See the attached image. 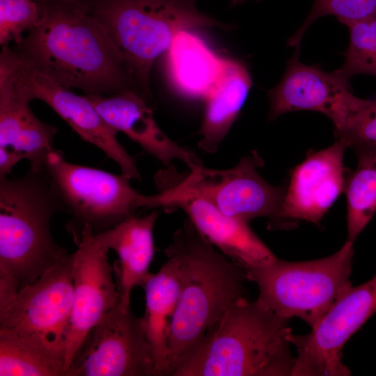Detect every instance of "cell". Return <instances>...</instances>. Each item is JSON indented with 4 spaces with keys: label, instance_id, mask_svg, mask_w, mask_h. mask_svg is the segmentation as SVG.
Instances as JSON below:
<instances>
[{
    "label": "cell",
    "instance_id": "277c9868",
    "mask_svg": "<svg viewBox=\"0 0 376 376\" xmlns=\"http://www.w3.org/2000/svg\"><path fill=\"white\" fill-rule=\"evenodd\" d=\"M290 320L239 299L173 376H292Z\"/></svg>",
    "mask_w": 376,
    "mask_h": 376
},
{
    "label": "cell",
    "instance_id": "f1b7e54d",
    "mask_svg": "<svg viewBox=\"0 0 376 376\" xmlns=\"http://www.w3.org/2000/svg\"><path fill=\"white\" fill-rule=\"evenodd\" d=\"M247 0H230V8H234L237 6L244 3ZM256 2H259L260 0H255Z\"/></svg>",
    "mask_w": 376,
    "mask_h": 376
},
{
    "label": "cell",
    "instance_id": "9c48e42d",
    "mask_svg": "<svg viewBox=\"0 0 376 376\" xmlns=\"http://www.w3.org/2000/svg\"><path fill=\"white\" fill-rule=\"evenodd\" d=\"M73 297L69 254L33 283L0 304V330L46 350L65 364Z\"/></svg>",
    "mask_w": 376,
    "mask_h": 376
},
{
    "label": "cell",
    "instance_id": "4316f807",
    "mask_svg": "<svg viewBox=\"0 0 376 376\" xmlns=\"http://www.w3.org/2000/svg\"><path fill=\"white\" fill-rule=\"evenodd\" d=\"M41 15L37 0H0V44L19 43L24 31H30Z\"/></svg>",
    "mask_w": 376,
    "mask_h": 376
},
{
    "label": "cell",
    "instance_id": "4fadbf2b",
    "mask_svg": "<svg viewBox=\"0 0 376 376\" xmlns=\"http://www.w3.org/2000/svg\"><path fill=\"white\" fill-rule=\"evenodd\" d=\"M268 120L295 111H314L333 123L336 136L346 131L369 107L372 100L356 97L350 82L338 72H326L299 59V49L288 61L280 82L268 91Z\"/></svg>",
    "mask_w": 376,
    "mask_h": 376
},
{
    "label": "cell",
    "instance_id": "44dd1931",
    "mask_svg": "<svg viewBox=\"0 0 376 376\" xmlns=\"http://www.w3.org/2000/svg\"><path fill=\"white\" fill-rule=\"evenodd\" d=\"M168 260L152 274L143 287L146 309L141 317L155 360V375H170L169 335L180 293V272L178 258L165 253Z\"/></svg>",
    "mask_w": 376,
    "mask_h": 376
},
{
    "label": "cell",
    "instance_id": "3957f363",
    "mask_svg": "<svg viewBox=\"0 0 376 376\" xmlns=\"http://www.w3.org/2000/svg\"><path fill=\"white\" fill-rule=\"evenodd\" d=\"M59 212L67 210L45 169L0 177V303L69 255L50 230Z\"/></svg>",
    "mask_w": 376,
    "mask_h": 376
},
{
    "label": "cell",
    "instance_id": "8992f818",
    "mask_svg": "<svg viewBox=\"0 0 376 376\" xmlns=\"http://www.w3.org/2000/svg\"><path fill=\"white\" fill-rule=\"evenodd\" d=\"M353 242L347 240L331 256L309 261L272 263L245 269L256 283V302L279 316L298 318L313 328L352 285Z\"/></svg>",
    "mask_w": 376,
    "mask_h": 376
},
{
    "label": "cell",
    "instance_id": "e0dca14e",
    "mask_svg": "<svg viewBox=\"0 0 376 376\" xmlns=\"http://www.w3.org/2000/svg\"><path fill=\"white\" fill-rule=\"evenodd\" d=\"M175 209L182 210L203 236L245 269L268 265L277 259L248 222L225 215L203 199H178L164 207L169 211Z\"/></svg>",
    "mask_w": 376,
    "mask_h": 376
},
{
    "label": "cell",
    "instance_id": "6da1fadb",
    "mask_svg": "<svg viewBox=\"0 0 376 376\" xmlns=\"http://www.w3.org/2000/svg\"><path fill=\"white\" fill-rule=\"evenodd\" d=\"M37 1L41 10L38 23L10 47L22 62L86 95L132 91L148 98L106 29L81 3Z\"/></svg>",
    "mask_w": 376,
    "mask_h": 376
},
{
    "label": "cell",
    "instance_id": "83f0119b",
    "mask_svg": "<svg viewBox=\"0 0 376 376\" xmlns=\"http://www.w3.org/2000/svg\"><path fill=\"white\" fill-rule=\"evenodd\" d=\"M357 152H376V100L343 134L336 136Z\"/></svg>",
    "mask_w": 376,
    "mask_h": 376
},
{
    "label": "cell",
    "instance_id": "ba28073f",
    "mask_svg": "<svg viewBox=\"0 0 376 376\" xmlns=\"http://www.w3.org/2000/svg\"><path fill=\"white\" fill-rule=\"evenodd\" d=\"M45 170L71 216L67 229L72 239L86 226L98 235L136 215L141 208L152 209L153 195L138 192L131 178L68 162L60 150L48 155Z\"/></svg>",
    "mask_w": 376,
    "mask_h": 376
},
{
    "label": "cell",
    "instance_id": "52a82bcc",
    "mask_svg": "<svg viewBox=\"0 0 376 376\" xmlns=\"http://www.w3.org/2000/svg\"><path fill=\"white\" fill-rule=\"evenodd\" d=\"M262 165L261 158L253 152L228 169L202 166L181 173L173 166L165 167L154 176L157 207L164 208L178 199L199 198L226 216L248 223L268 217L270 225L278 216L285 188L269 184L258 172Z\"/></svg>",
    "mask_w": 376,
    "mask_h": 376
},
{
    "label": "cell",
    "instance_id": "5bb4252c",
    "mask_svg": "<svg viewBox=\"0 0 376 376\" xmlns=\"http://www.w3.org/2000/svg\"><path fill=\"white\" fill-rule=\"evenodd\" d=\"M72 254L74 297L65 352V376L91 329L119 304V293L108 262L109 249L86 226L73 238Z\"/></svg>",
    "mask_w": 376,
    "mask_h": 376
},
{
    "label": "cell",
    "instance_id": "8fae6325",
    "mask_svg": "<svg viewBox=\"0 0 376 376\" xmlns=\"http://www.w3.org/2000/svg\"><path fill=\"white\" fill-rule=\"evenodd\" d=\"M65 376H155L141 318L118 304L88 332Z\"/></svg>",
    "mask_w": 376,
    "mask_h": 376
},
{
    "label": "cell",
    "instance_id": "2e32d148",
    "mask_svg": "<svg viewBox=\"0 0 376 376\" xmlns=\"http://www.w3.org/2000/svg\"><path fill=\"white\" fill-rule=\"evenodd\" d=\"M105 122L116 132H123L146 152L171 167L174 160L189 169L203 166L193 152L171 139L157 124L145 96L129 91L111 95H85Z\"/></svg>",
    "mask_w": 376,
    "mask_h": 376
},
{
    "label": "cell",
    "instance_id": "7a4b0ae2",
    "mask_svg": "<svg viewBox=\"0 0 376 376\" xmlns=\"http://www.w3.org/2000/svg\"><path fill=\"white\" fill-rule=\"evenodd\" d=\"M164 253L179 261L180 293L169 335L170 375L191 357L233 303L246 297V269L224 255L188 219Z\"/></svg>",
    "mask_w": 376,
    "mask_h": 376
},
{
    "label": "cell",
    "instance_id": "cb8c5ba5",
    "mask_svg": "<svg viewBox=\"0 0 376 376\" xmlns=\"http://www.w3.org/2000/svg\"><path fill=\"white\" fill-rule=\"evenodd\" d=\"M65 376L64 363L46 350L0 330V376Z\"/></svg>",
    "mask_w": 376,
    "mask_h": 376
},
{
    "label": "cell",
    "instance_id": "5b68a950",
    "mask_svg": "<svg viewBox=\"0 0 376 376\" xmlns=\"http://www.w3.org/2000/svg\"><path fill=\"white\" fill-rule=\"evenodd\" d=\"M106 29L150 100V73L181 31L232 26L201 12L196 0H77Z\"/></svg>",
    "mask_w": 376,
    "mask_h": 376
},
{
    "label": "cell",
    "instance_id": "484cf974",
    "mask_svg": "<svg viewBox=\"0 0 376 376\" xmlns=\"http://www.w3.org/2000/svg\"><path fill=\"white\" fill-rule=\"evenodd\" d=\"M335 16L345 24L376 15V0H313V6L304 22L288 40V46L300 49L308 29L319 18Z\"/></svg>",
    "mask_w": 376,
    "mask_h": 376
},
{
    "label": "cell",
    "instance_id": "7402d4cb",
    "mask_svg": "<svg viewBox=\"0 0 376 376\" xmlns=\"http://www.w3.org/2000/svg\"><path fill=\"white\" fill-rule=\"evenodd\" d=\"M166 52V72L174 90L191 99L206 98L219 75L222 58L197 36L180 32Z\"/></svg>",
    "mask_w": 376,
    "mask_h": 376
},
{
    "label": "cell",
    "instance_id": "d6986e66",
    "mask_svg": "<svg viewBox=\"0 0 376 376\" xmlns=\"http://www.w3.org/2000/svg\"><path fill=\"white\" fill-rule=\"evenodd\" d=\"M158 211L143 216H133L100 234L95 235L109 249L116 252L118 259L113 263V272L119 304L130 306L132 290L144 287L152 273L150 266L155 255L153 230Z\"/></svg>",
    "mask_w": 376,
    "mask_h": 376
},
{
    "label": "cell",
    "instance_id": "ffe728a7",
    "mask_svg": "<svg viewBox=\"0 0 376 376\" xmlns=\"http://www.w3.org/2000/svg\"><path fill=\"white\" fill-rule=\"evenodd\" d=\"M252 85L246 65L240 60L223 58L218 78L206 97L198 134L199 148L215 153L236 120Z\"/></svg>",
    "mask_w": 376,
    "mask_h": 376
},
{
    "label": "cell",
    "instance_id": "9a60e30c",
    "mask_svg": "<svg viewBox=\"0 0 376 376\" xmlns=\"http://www.w3.org/2000/svg\"><path fill=\"white\" fill-rule=\"evenodd\" d=\"M346 143L341 140L312 153L292 173L276 220L278 228L288 219L318 224L345 187L343 156Z\"/></svg>",
    "mask_w": 376,
    "mask_h": 376
},
{
    "label": "cell",
    "instance_id": "d4e9b609",
    "mask_svg": "<svg viewBox=\"0 0 376 376\" xmlns=\"http://www.w3.org/2000/svg\"><path fill=\"white\" fill-rule=\"evenodd\" d=\"M345 25L350 41L345 62L338 72L349 82L356 75L376 76V15Z\"/></svg>",
    "mask_w": 376,
    "mask_h": 376
},
{
    "label": "cell",
    "instance_id": "7c38bea8",
    "mask_svg": "<svg viewBox=\"0 0 376 376\" xmlns=\"http://www.w3.org/2000/svg\"><path fill=\"white\" fill-rule=\"evenodd\" d=\"M376 313V274L352 286L331 306L310 333L289 340L297 351L292 376H347L343 348L349 338Z\"/></svg>",
    "mask_w": 376,
    "mask_h": 376
},
{
    "label": "cell",
    "instance_id": "603a6c76",
    "mask_svg": "<svg viewBox=\"0 0 376 376\" xmlns=\"http://www.w3.org/2000/svg\"><path fill=\"white\" fill-rule=\"evenodd\" d=\"M355 171L345 179L347 240L354 242L376 212V152H357Z\"/></svg>",
    "mask_w": 376,
    "mask_h": 376
},
{
    "label": "cell",
    "instance_id": "30bf717a",
    "mask_svg": "<svg viewBox=\"0 0 376 376\" xmlns=\"http://www.w3.org/2000/svg\"><path fill=\"white\" fill-rule=\"evenodd\" d=\"M0 74L30 101L40 100L57 113L85 141L93 144L115 162L121 173L141 180L136 161L117 139V132L102 118L91 102L48 77L27 66L7 46L0 55Z\"/></svg>",
    "mask_w": 376,
    "mask_h": 376
},
{
    "label": "cell",
    "instance_id": "ac0fdd59",
    "mask_svg": "<svg viewBox=\"0 0 376 376\" xmlns=\"http://www.w3.org/2000/svg\"><path fill=\"white\" fill-rule=\"evenodd\" d=\"M30 102L0 74V148L28 160L30 169L42 171L48 155L56 150L54 140L58 130L37 118Z\"/></svg>",
    "mask_w": 376,
    "mask_h": 376
}]
</instances>
